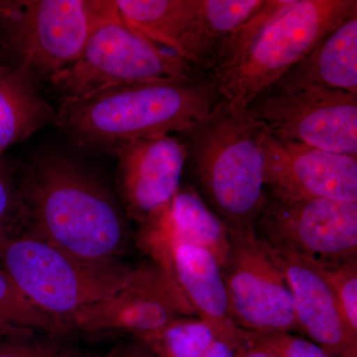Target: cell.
<instances>
[{
    "instance_id": "f546056e",
    "label": "cell",
    "mask_w": 357,
    "mask_h": 357,
    "mask_svg": "<svg viewBox=\"0 0 357 357\" xmlns=\"http://www.w3.org/2000/svg\"><path fill=\"white\" fill-rule=\"evenodd\" d=\"M20 6V1L0 0V35L6 32V26Z\"/></svg>"
},
{
    "instance_id": "5b68a950",
    "label": "cell",
    "mask_w": 357,
    "mask_h": 357,
    "mask_svg": "<svg viewBox=\"0 0 357 357\" xmlns=\"http://www.w3.org/2000/svg\"><path fill=\"white\" fill-rule=\"evenodd\" d=\"M0 268L35 307L63 326L79 309L130 285L141 265L131 266L121 260L86 261L17 232L0 248Z\"/></svg>"
},
{
    "instance_id": "cb8c5ba5",
    "label": "cell",
    "mask_w": 357,
    "mask_h": 357,
    "mask_svg": "<svg viewBox=\"0 0 357 357\" xmlns=\"http://www.w3.org/2000/svg\"><path fill=\"white\" fill-rule=\"evenodd\" d=\"M314 260L332 289L345 321L357 333V258L337 263Z\"/></svg>"
},
{
    "instance_id": "d4e9b609",
    "label": "cell",
    "mask_w": 357,
    "mask_h": 357,
    "mask_svg": "<svg viewBox=\"0 0 357 357\" xmlns=\"http://www.w3.org/2000/svg\"><path fill=\"white\" fill-rule=\"evenodd\" d=\"M248 333L279 357H333L309 338L295 333Z\"/></svg>"
},
{
    "instance_id": "8992f818",
    "label": "cell",
    "mask_w": 357,
    "mask_h": 357,
    "mask_svg": "<svg viewBox=\"0 0 357 357\" xmlns=\"http://www.w3.org/2000/svg\"><path fill=\"white\" fill-rule=\"evenodd\" d=\"M202 74L198 68L131 29L115 1L109 0L82 55L50 82L63 98H81L117 86Z\"/></svg>"
},
{
    "instance_id": "603a6c76",
    "label": "cell",
    "mask_w": 357,
    "mask_h": 357,
    "mask_svg": "<svg viewBox=\"0 0 357 357\" xmlns=\"http://www.w3.org/2000/svg\"><path fill=\"white\" fill-rule=\"evenodd\" d=\"M264 1L265 0H201L202 13L215 47V61L225 41L257 13Z\"/></svg>"
},
{
    "instance_id": "ffe728a7",
    "label": "cell",
    "mask_w": 357,
    "mask_h": 357,
    "mask_svg": "<svg viewBox=\"0 0 357 357\" xmlns=\"http://www.w3.org/2000/svg\"><path fill=\"white\" fill-rule=\"evenodd\" d=\"M215 331L197 316L184 317L142 340L158 357H201L217 340Z\"/></svg>"
},
{
    "instance_id": "ba28073f",
    "label": "cell",
    "mask_w": 357,
    "mask_h": 357,
    "mask_svg": "<svg viewBox=\"0 0 357 357\" xmlns=\"http://www.w3.org/2000/svg\"><path fill=\"white\" fill-rule=\"evenodd\" d=\"M109 0H20L6 26L16 67L51 81L74 64Z\"/></svg>"
},
{
    "instance_id": "4316f807",
    "label": "cell",
    "mask_w": 357,
    "mask_h": 357,
    "mask_svg": "<svg viewBox=\"0 0 357 357\" xmlns=\"http://www.w3.org/2000/svg\"><path fill=\"white\" fill-rule=\"evenodd\" d=\"M239 357H279L255 338L248 332L239 330V344L237 347Z\"/></svg>"
},
{
    "instance_id": "6da1fadb",
    "label": "cell",
    "mask_w": 357,
    "mask_h": 357,
    "mask_svg": "<svg viewBox=\"0 0 357 357\" xmlns=\"http://www.w3.org/2000/svg\"><path fill=\"white\" fill-rule=\"evenodd\" d=\"M17 232L86 261L121 260L128 249V218L121 203L74 160L62 155L36 160L17 188Z\"/></svg>"
},
{
    "instance_id": "484cf974",
    "label": "cell",
    "mask_w": 357,
    "mask_h": 357,
    "mask_svg": "<svg viewBox=\"0 0 357 357\" xmlns=\"http://www.w3.org/2000/svg\"><path fill=\"white\" fill-rule=\"evenodd\" d=\"M18 231L17 189L8 169L0 158V248Z\"/></svg>"
},
{
    "instance_id": "4fadbf2b",
    "label": "cell",
    "mask_w": 357,
    "mask_h": 357,
    "mask_svg": "<svg viewBox=\"0 0 357 357\" xmlns=\"http://www.w3.org/2000/svg\"><path fill=\"white\" fill-rule=\"evenodd\" d=\"M116 190L126 217L141 225L172 199L182 184L187 154L178 136H155L117 145Z\"/></svg>"
},
{
    "instance_id": "30bf717a",
    "label": "cell",
    "mask_w": 357,
    "mask_h": 357,
    "mask_svg": "<svg viewBox=\"0 0 357 357\" xmlns=\"http://www.w3.org/2000/svg\"><path fill=\"white\" fill-rule=\"evenodd\" d=\"M229 238L222 273L234 325L255 333H299L285 276L255 231Z\"/></svg>"
},
{
    "instance_id": "d6986e66",
    "label": "cell",
    "mask_w": 357,
    "mask_h": 357,
    "mask_svg": "<svg viewBox=\"0 0 357 357\" xmlns=\"http://www.w3.org/2000/svg\"><path fill=\"white\" fill-rule=\"evenodd\" d=\"M286 74L357 96V11Z\"/></svg>"
},
{
    "instance_id": "44dd1931",
    "label": "cell",
    "mask_w": 357,
    "mask_h": 357,
    "mask_svg": "<svg viewBox=\"0 0 357 357\" xmlns=\"http://www.w3.org/2000/svg\"><path fill=\"white\" fill-rule=\"evenodd\" d=\"M27 332L70 337L57 319L35 307L0 268V333Z\"/></svg>"
},
{
    "instance_id": "2e32d148",
    "label": "cell",
    "mask_w": 357,
    "mask_h": 357,
    "mask_svg": "<svg viewBox=\"0 0 357 357\" xmlns=\"http://www.w3.org/2000/svg\"><path fill=\"white\" fill-rule=\"evenodd\" d=\"M135 243L152 263L174 243L194 244L210 251L220 268L230 248L227 227L204 204L191 183L181 184L169 203L138 225Z\"/></svg>"
},
{
    "instance_id": "277c9868",
    "label": "cell",
    "mask_w": 357,
    "mask_h": 357,
    "mask_svg": "<svg viewBox=\"0 0 357 357\" xmlns=\"http://www.w3.org/2000/svg\"><path fill=\"white\" fill-rule=\"evenodd\" d=\"M263 131L245 109L220 100L208 116L178 133L192 187L229 234L255 231L268 199Z\"/></svg>"
},
{
    "instance_id": "ac0fdd59",
    "label": "cell",
    "mask_w": 357,
    "mask_h": 357,
    "mask_svg": "<svg viewBox=\"0 0 357 357\" xmlns=\"http://www.w3.org/2000/svg\"><path fill=\"white\" fill-rule=\"evenodd\" d=\"M55 116L36 79L16 66L0 65V158L7 148L23 142Z\"/></svg>"
},
{
    "instance_id": "7402d4cb",
    "label": "cell",
    "mask_w": 357,
    "mask_h": 357,
    "mask_svg": "<svg viewBox=\"0 0 357 357\" xmlns=\"http://www.w3.org/2000/svg\"><path fill=\"white\" fill-rule=\"evenodd\" d=\"M109 351H96L53 333H0V357H109Z\"/></svg>"
},
{
    "instance_id": "3957f363",
    "label": "cell",
    "mask_w": 357,
    "mask_h": 357,
    "mask_svg": "<svg viewBox=\"0 0 357 357\" xmlns=\"http://www.w3.org/2000/svg\"><path fill=\"white\" fill-rule=\"evenodd\" d=\"M220 102L215 84L202 74L63 98L55 121L79 146L110 151L129 141L182 132Z\"/></svg>"
},
{
    "instance_id": "9a60e30c",
    "label": "cell",
    "mask_w": 357,
    "mask_h": 357,
    "mask_svg": "<svg viewBox=\"0 0 357 357\" xmlns=\"http://www.w3.org/2000/svg\"><path fill=\"white\" fill-rule=\"evenodd\" d=\"M122 20L138 34L208 75L215 48L201 0H116Z\"/></svg>"
},
{
    "instance_id": "5bb4252c",
    "label": "cell",
    "mask_w": 357,
    "mask_h": 357,
    "mask_svg": "<svg viewBox=\"0 0 357 357\" xmlns=\"http://www.w3.org/2000/svg\"><path fill=\"white\" fill-rule=\"evenodd\" d=\"M264 246L287 281L300 335L333 357H357V333L345 321L318 263Z\"/></svg>"
},
{
    "instance_id": "52a82bcc",
    "label": "cell",
    "mask_w": 357,
    "mask_h": 357,
    "mask_svg": "<svg viewBox=\"0 0 357 357\" xmlns=\"http://www.w3.org/2000/svg\"><path fill=\"white\" fill-rule=\"evenodd\" d=\"M246 112L270 132L333 153L357 156V96L284 75Z\"/></svg>"
},
{
    "instance_id": "9c48e42d",
    "label": "cell",
    "mask_w": 357,
    "mask_h": 357,
    "mask_svg": "<svg viewBox=\"0 0 357 357\" xmlns=\"http://www.w3.org/2000/svg\"><path fill=\"white\" fill-rule=\"evenodd\" d=\"M255 236L275 250L326 263L357 258V202L268 198Z\"/></svg>"
},
{
    "instance_id": "8fae6325",
    "label": "cell",
    "mask_w": 357,
    "mask_h": 357,
    "mask_svg": "<svg viewBox=\"0 0 357 357\" xmlns=\"http://www.w3.org/2000/svg\"><path fill=\"white\" fill-rule=\"evenodd\" d=\"M196 316L184 294L147 261L135 280L119 293L79 309L63 321L70 335L126 333L133 338L158 332L184 317Z\"/></svg>"
},
{
    "instance_id": "f1b7e54d",
    "label": "cell",
    "mask_w": 357,
    "mask_h": 357,
    "mask_svg": "<svg viewBox=\"0 0 357 357\" xmlns=\"http://www.w3.org/2000/svg\"><path fill=\"white\" fill-rule=\"evenodd\" d=\"M236 345L217 338L201 357H239Z\"/></svg>"
},
{
    "instance_id": "83f0119b",
    "label": "cell",
    "mask_w": 357,
    "mask_h": 357,
    "mask_svg": "<svg viewBox=\"0 0 357 357\" xmlns=\"http://www.w3.org/2000/svg\"><path fill=\"white\" fill-rule=\"evenodd\" d=\"M109 357H158L142 340L134 338L131 342L116 345L110 349Z\"/></svg>"
},
{
    "instance_id": "7c38bea8",
    "label": "cell",
    "mask_w": 357,
    "mask_h": 357,
    "mask_svg": "<svg viewBox=\"0 0 357 357\" xmlns=\"http://www.w3.org/2000/svg\"><path fill=\"white\" fill-rule=\"evenodd\" d=\"M261 147L267 198L357 202V156L325 151L265 128Z\"/></svg>"
},
{
    "instance_id": "7a4b0ae2",
    "label": "cell",
    "mask_w": 357,
    "mask_h": 357,
    "mask_svg": "<svg viewBox=\"0 0 357 357\" xmlns=\"http://www.w3.org/2000/svg\"><path fill=\"white\" fill-rule=\"evenodd\" d=\"M356 11V0H265L222 45L208 75L220 100L245 109Z\"/></svg>"
},
{
    "instance_id": "e0dca14e",
    "label": "cell",
    "mask_w": 357,
    "mask_h": 357,
    "mask_svg": "<svg viewBox=\"0 0 357 357\" xmlns=\"http://www.w3.org/2000/svg\"><path fill=\"white\" fill-rule=\"evenodd\" d=\"M184 294L195 314L220 340L238 345L239 328L230 318L222 268L206 249L174 243L154 263Z\"/></svg>"
}]
</instances>
